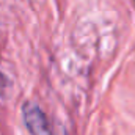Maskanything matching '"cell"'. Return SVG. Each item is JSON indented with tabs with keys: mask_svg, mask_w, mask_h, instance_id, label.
I'll list each match as a JSON object with an SVG mask.
<instances>
[{
	"mask_svg": "<svg viewBox=\"0 0 135 135\" xmlns=\"http://www.w3.org/2000/svg\"><path fill=\"white\" fill-rule=\"evenodd\" d=\"M24 123L32 135H54L49 126V119L46 113L33 102H25L22 107Z\"/></svg>",
	"mask_w": 135,
	"mask_h": 135,
	"instance_id": "obj_1",
	"label": "cell"
},
{
	"mask_svg": "<svg viewBox=\"0 0 135 135\" xmlns=\"http://www.w3.org/2000/svg\"><path fill=\"white\" fill-rule=\"evenodd\" d=\"M8 86H9V80H8V79L0 72V93H3Z\"/></svg>",
	"mask_w": 135,
	"mask_h": 135,
	"instance_id": "obj_2",
	"label": "cell"
}]
</instances>
